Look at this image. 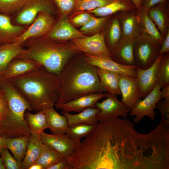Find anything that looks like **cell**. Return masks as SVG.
<instances>
[{
    "label": "cell",
    "instance_id": "ab89813d",
    "mask_svg": "<svg viewBox=\"0 0 169 169\" xmlns=\"http://www.w3.org/2000/svg\"><path fill=\"white\" fill-rule=\"evenodd\" d=\"M157 103L156 108L158 109L161 115V121L169 125V96L164 97Z\"/></svg>",
    "mask_w": 169,
    "mask_h": 169
},
{
    "label": "cell",
    "instance_id": "9a60e30c",
    "mask_svg": "<svg viewBox=\"0 0 169 169\" xmlns=\"http://www.w3.org/2000/svg\"><path fill=\"white\" fill-rule=\"evenodd\" d=\"M108 92L91 93L80 96L67 102L56 103V108L62 112H79L89 108H95L96 103L101 99L106 97Z\"/></svg>",
    "mask_w": 169,
    "mask_h": 169
},
{
    "label": "cell",
    "instance_id": "52a82bcc",
    "mask_svg": "<svg viewBox=\"0 0 169 169\" xmlns=\"http://www.w3.org/2000/svg\"><path fill=\"white\" fill-rule=\"evenodd\" d=\"M160 47L140 35L134 39L135 64L142 69L149 67L158 55Z\"/></svg>",
    "mask_w": 169,
    "mask_h": 169
},
{
    "label": "cell",
    "instance_id": "4fadbf2b",
    "mask_svg": "<svg viewBox=\"0 0 169 169\" xmlns=\"http://www.w3.org/2000/svg\"><path fill=\"white\" fill-rule=\"evenodd\" d=\"M39 135L44 144L51 147L67 158L71 156L78 144L65 133L49 134L43 131Z\"/></svg>",
    "mask_w": 169,
    "mask_h": 169
},
{
    "label": "cell",
    "instance_id": "cb8c5ba5",
    "mask_svg": "<svg viewBox=\"0 0 169 169\" xmlns=\"http://www.w3.org/2000/svg\"><path fill=\"white\" fill-rule=\"evenodd\" d=\"M2 137L4 147L10 150L14 157L22 163L26 154L30 136L25 135L15 138Z\"/></svg>",
    "mask_w": 169,
    "mask_h": 169
},
{
    "label": "cell",
    "instance_id": "f546056e",
    "mask_svg": "<svg viewBox=\"0 0 169 169\" xmlns=\"http://www.w3.org/2000/svg\"><path fill=\"white\" fill-rule=\"evenodd\" d=\"M106 30L105 41L111 52L113 51L122 38L121 24L118 16L115 17L109 23Z\"/></svg>",
    "mask_w": 169,
    "mask_h": 169
},
{
    "label": "cell",
    "instance_id": "b9f144b4",
    "mask_svg": "<svg viewBox=\"0 0 169 169\" xmlns=\"http://www.w3.org/2000/svg\"><path fill=\"white\" fill-rule=\"evenodd\" d=\"M8 110V106L5 95L0 88V122L5 116Z\"/></svg>",
    "mask_w": 169,
    "mask_h": 169
},
{
    "label": "cell",
    "instance_id": "d590c367",
    "mask_svg": "<svg viewBox=\"0 0 169 169\" xmlns=\"http://www.w3.org/2000/svg\"><path fill=\"white\" fill-rule=\"evenodd\" d=\"M27 0H0L1 13L10 16L17 13L23 7Z\"/></svg>",
    "mask_w": 169,
    "mask_h": 169
},
{
    "label": "cell",
    "instance_id": "74e56055",
    "mask_svg": "<svg viewBox=\"0 0 169 169\" xmlns=\"http://www.w3.org/2000/svg\"><path fill=\"white\" fill-rule=\"evenodd\" d=\"M0 152L3 156L5 169H23L22 163L18 161L11 155L8 149L4 147Z\"/></svg>",
    "mask_w": 169,
    "mask_h": 169
},
{
    "label": "cell",
    "instance_id": "5b68a950",
    "mask_svg": "<svg viewBox=\"0 0 169 169\" xmlns=\"http://www.w3.org/2000/svg\"><path fill=\"white\" fill-rule=\"evenodd\" d=\"M56 9L53 0H27L17 13L15 21L20 25H30L39 13H46L53 15Z\"/></svg>",
    "mask_w": 169,
    "mask_h": 169
},
{
    "label": "cell",
    "instance_id": "ba28073f",
    "mask_svg": "<svg viewBox=\"0 0 169 169\" xmlns=\"http://www.w3.org/2000/svg\"><path fill=\"white\" fill-rule=\"evenodd\" d=\"M55 23L53 15L47 13H39L34 21L13 43L24 45L28 40L45 36Z\"/></svg>",
    "mask_w": 169,
    "mask_h": 169
},
{
    "label": "cell",
    "instance_id": "d4e9b609",
    "mask_svg": "<svg viewBox=\"0 0 169 169\" xmlns=\"http://www.w3.org/2000/svg\"><path fill=\"white\" fill-rule=\"evenodd\" d=\"M44 146L39 134L31 133L26 154L22 162L23 169H28L30 166L36 162L41 155Z\"/></svg>",
    "mask_w": 169,
    "mask_h": 169
},
{
    "label": "cell",
    "instance_id": "44dd1931",
    "mask_svg": "<svg viewBox=\"0 0 169 169\" xmlns=\"http://www.w3.org/2000/svg\"><path fill=\"white\" fill-rule=\"evenodd\" d=\"M134 39L122 38L111 53V58L123 65H135L134 56Z\"/></svg>",
    "mask_w": 169,
    "mask_h": 169
},
{
    "label": "cell",
    "instance_id": "836d02e7",
    "mask_svg": "<svg viewBox=\"0 0 169 169\" xmlns=\"http://www.w3.org/2000/svg\"><path fill=\"white\" fill-rule=\"evenodd\" d=\"M110 16L105 17H94L86 24L81 27L80 31L83 34H93L100 33L105 26Z\"/></svg>",
    "mask_w": 169,
    "mask_h": 169
},
{
    "label": "cell",
    "instance_id": "bcb514c9",
    "mask_svg": "<svg viewBox=\"0 0 169 169\" xmlns=\"http://www.w3.org/2000/svg\"><path fill=\"white\" fill-rule=\"evenodd\" d=\"M136 6L137 10L140 9L141 8L143 0H131Z\"/></svg>",
    "mask_w": 169,
    "mask_h": 169
},
{
    "label": "cell",
    "instance_id": "7c38bea8",
    "mask_svg": "<svg viewBox=\"0 0 169 169\" xmlns=\"http://www.w3.org/2000/svg\"><path fill=\"white\" fill-rule=\"evenodd\" d=\"M85 59L90 64L101 69L123 75L136 78V66L126 65L120 64L110 57L96 56L85 54Z\"/></svg>",
    "mask_w": 169,
    "mask_h": 169
},
{
    "label": "cell",
    "instance_id": "60d3db41",
    "mask_svg": "<svg viewBox=\"0 0 169 169\" xmlns=\"http://www.w3.org/2000/svg\"><path fill=\"white\" fill-rule=\"evenodd\" d=\"M94 17L90 13L83 12L73 17L71 23L74 26L81 27L86 24Z\"/></svg>",
    "mask_w": 169,
    "mask_h": 169
},
{
    "label": "cell",
    "instance_id": "f35d334b",
    "mask_svg": "<svg viewBox=\"0 0 169 169\" xmlns=\"http://www.w3.org/2000/svg\"><path fill=\"white\" fill-rule=\"evenodd\" d=\"M62 15H67L74 10L77 0H53Z\"/></svg>",
    "mask_w": 169,
    "mask_h": 169
},
{
    "label": "cell",
    "instance_id": "9c48e42d",
    "mask_svg": "<svg viewBox=\"0 0 169 169\" xmlns=\"http://www.w3.org/2000/svg\"><path fill=\"white\" fill-rule=\"evenodd\" d=\"M106 97L105 99L100 102H98L96 104V107L100 110L97 115L98 123L119 117L126 118L131 109L119 100L116 95L108 92Z\"/></svg>",
    "mask_w": 169,
    "mask_h": 169
},
{
    "label": "cell",
    "instance_id": "d6986e66",
    "mask_svg": "<svg viewBox=\"0 0 169 169\" xmlns=\"http://www.w3.org/2000/svg\"><path fill=\"white\" fill-rule=\"evenodd\" d=\"M140 24V35L151 42L161 46L163 38L149 16L147 11L141 8L137 10Z\"/></svg>",
    "mask_w": 169,
    "mask_h": 169
},
{
    "label": "cell",
    "instance_id": "4dcf8cb0",
    "mask_svg": "<svg viewBox=\"0 0 169 169\" xmlns=\"http://www.w3.org/2000/svg\"><path fill=\"white\" fill-rule=\"evenodd\" d=\"M24 118L31 133L39 134L45 129H49L43 111L33 114L27 110L25 112Z\"/></svg>",
    "mask_w": 169,
    "mask_h": 169
},
{
    "label": "cell",
    "instance_id": "7402d4cb",
    "mask_svg": "<svg viewBox=\"0 0 169 169\" xmlns=\"http://www.w3.org/2000/svg\"><path fill=\"white\" fill-rule=\"evenodd\" d=\"M147 13L164 38L169 29L168 1L150 8L148 10Z\"/></svg>",
    "mask_w": 169,
    "mask_h": 169
},
{
    "label": "cell",
    "instance_id": "d6a6232c",
    "mask_svg": "<svg viewBox=\"0 0 169 169\" xmlns=\"http://www.w3.org/2000/svg\"><path fill=\"white\" fill-rule=\"evenodd\" d=\"M64 158H65L55 149L44 144L41 155L35 163L41 165L44 169H47Z\"/></svg>",
    "mask_w": 169,
    "mask_h": 169
},
{
    "label": "cell",
    "instance_id": "e575fe53",
    "mask_svg": "<svg viewBox=\"0 0 169 169\" xmlns=\"http://www.w3.org/2000/svg\"><path fill=\"white\" fill-rule=\"evenodd\" d=\"M157 77V83L161 89L169 85V54H164L158 66Z\"/></svg>",
    "mask_w": 169,
    "mask_h": 169
},
{
    "label": "cell",
    "instance_id": "5bb4252c",
    "mask_svg": "<svg viewBox=\"0 0 169 169\" xmlns=\"http://www.w3.org/2000/svg\"><path fill=\"white\" fill-rule=\"evenodd\" d=\"M164 55H158L153 64L146 69H142L136 67V78L141 98H144L156 85L157 82V70Z\"/></svg>",
    "mask_w": 169,
    "mask_h": 169
},
{
    "label": "cell",
    "instance_id": "f6af8a7d",
    "mask_svg": "<svg viewBox=\"0 0 169 169\" xmlns=\"http://www.w3.org/2000/svg\"><path fill=\"white\" fill-rule=\"evenodd\" d=\"M68 158H64L59 161L47 169H69Z\"/></svg>",
    "mask_w": 169,
    "mask_h": 169
},
{
    "label": "cell",
    "instance_id": "e0dca14e",
    "mask_svg": "<svg viewBox=\"0 0 169 169\" xmlns=\"http://www.w3.org/2000/svg\"><path fill=\"white\" fill-rule=\"evenodd\" d=\"M122 30V38L135 39L140 34V24L137 10L118 13Z\"/></svg>",
    "mask_w": 169,
    "mask_h": 169
},
{
    "label": "cell",
    "instance_id": "8fae6325",
    "mask_svg": "<svg viewBox=\"0 0 169 169\" xmlns=\"http://www.w3.org/2000/svg\"><path fill=\"white\" fill-rule=\"evenodd\" d=\"M66 16L62 15L44 37L59 42L86 37V36L74 26Z\"/></svg>",
    "mask_w": 169,
    "mask_h": 169
},
{
    "label": "cell",
    "instance_id": "4316f807",
    "mask_svg": "<svg viewBox=\"0 0 169 169\" xmlns=\"http://www.w3.org/2000/svg\"><path fill=\"white\" fill-rule=\"evenodd\" d=\"M44 113L49 129L52 134L65 133L69 127L66 116L58 113L54 107L49 108L43 111Z\"/></svg>",
    "mask_w": 169,
    "mask_h": 169
},
{
    "label": "cell",
    "instance_id": "2e32d148",
    "mask_svg": "<svg viewBox=\"0 0 169 169\" xmlns=\"http://www.w3.org/2000/svg\"><path fill=\"white\" fill-rule=\"evenodd\" d=\"M119 85L121 101L131 109L141 98L137 78L120 74Z\"/></svg>",
    "mask_w": 169,
    "mask_h": 169
},
{
    "label": "cell",
    "instance_id": "8d00e7d4",
    "mask_svg": "<svg viewBox=\"0 0 169 169\" xmlns=\"http://www.w3.org/2000/svg\"><path fill=\"white\" fill-rule=\"evenodd\" d=\"M113 0H77L74 10L89 11L101 7Z\"/></svg>",
    "mask_w": 169,
    "mask_h": 169
},
{
    "label": "cell",
    "instance_id": "3957f363",
    "mask_svg": "<svg viewBox=\"0 0 169 169\" xmlns=\"http://www.w3.org/2000/svg\"><path fill=\"white\" fill-rule=\"evenodd\" d=\"M24 46L25 50L16 58L33 60L48 72L58 76L67 63L81 52L72 43L58 41L44 37L28 40Z\"/></svg>",
    "mask_w": 169,
    "mask_h": 169
},
{
    "label": "cell",
    "instance_id": "7a4b0ae2",
    "mask_svg": "<svg viewBox=\"0 0 169 169\" xmlns=\"http://www.w3.org/2000/svg\"><path fill=\"white\" fill-rule=\"evenodd\" d=\"M72 57L65 64L59 76L61 84L56 103L67 102L91 93L107 92L101 85L96 67L83 58Z\"/></svg>",
    "mask_w": 169,
    "mask_h": 169
},
{
    "label": "cell",
    "instance_id": "1f68e13d",
    "mask_svg": "<svg viewBox=\"0 0 169 169\" xmlns=\"http://www.w3.org/2000/svg\"><path fill=\"white\" fill-rule=\"evenodd\" d=\"M98 124L83 123L75 124L69 126L65 134L79 143L82 138H86L92 133Z\"/></svg>",
    "mask_w": 169,
    "mask_h": 169
},
{
    "label": "cell",
    "instance_id": "ffe728a7",
    "mask_svg": "<svg viewBox=\"0 0 169 169\" xmlns=\"http://www.w3.org/2000/svg\"><path fill=\"white\" fill-rule=\"evenodd\" d=\"M27 28L14 24L10 16L0 13V45L13 43Z\"/></svg>",
    "mask_w": 169,
    "mask_h": 169
},
{
    "label": "cell",
    "instance_id": "484cf974",
    "mask_svg": "<svg viewBox=\"0 0 169 169\" xmlns=\"http://www.w3.org/2000/svg\"><path fill=\"white\" fill-rule=\"evenodd\" d=\"M100 110L96 108H89L75 114L69 112H62L67 120L69 126L80 123L95 125L99 123L97 115Z\"/></svg>",
    "mask_w": 169,
    "mask_h": 169
},
{
    "label": "cell",
    "instance_id": "f1b7e54d",
    "mask_svg": "<svg viewBox=\"0 0 169 169\" xmlns=\"http://www.w3.org/2000/svg\"><path fill=\"white\" fill-rule=\"evenodd\" d=\"M25 49L24 45L14 43L0 45V73L1 74L9 63Z\"/></svg>",
    "mask_w": 169,
    "mask_h": 169
},
{
    "label": "cell",
    "instance_id": "c3c4849f",
    "mask_svg": "<svg viewBox=\"0 0 169 169\" xmlns=\"http://www.w3.org/2000/svg\"><path fill=\"white\" fill-rule=\"evenodd\" d=\"M5 169V167L3 161V156L1 153L0 152V169Z\"/></svg>",
    "mask_w": 169,
    "mask_h": 169
},
{
    "label": "cell",
    "instance_id": "83f0119b",
    "mask_svg": "<svg viewBox=\"0 0 169 169\" xmlns=\"http://www.w3.org/2000/svg\"><path fill=\"white\" fill-rule=\"evenodd\" d=\"M102 86L108 92L115 95H120L119 88L120 74L96 67Z\"/></svg>",
    "mask_w": 169,
    "mask_h": 169
},
{
    "label": "cell",
    "instance_id": "681fc988",
    "mask_svg": "<svg viewBox=\"0 0 169 169\" xmlns=\"http://www.w3.org/2000/svg\"><path fill=\"white\" fill-rule=\"evenodd\" d=\"M4 148L2 137L0 135V151Z\"/></svg>",
    "mask_w": 169,
    "mask_h": 169
},
{
    "label": "cell",
    "instance_id": "603a6c76",
    "mask_svg": "<svg viewBox=\"0 0 169 169\" xmlns=\"http://www.w3.org/2000/svg\"><path fill=\"white\" fill-rule=\"evenodd\" d=\"M135 6L131 0H113L101 7L89 11H85L99 17L110 16L120 12L135 10Z\"/></svg>",
    "mask_w": 169,
    "mask_h": 169
},
{
    "label": "cell",
    "instance_id": "8992f818",
    "mask_svg": "<svg viewBox=\"0 0 169 169\" xmlns=\"http://www.w3.org/2000/svg\"><path fill=\"white\" fill-rule=\"evenodd\" d=\"M162 99L161 88L157 82L150 92L142 99L139 100L131 109L129 114L131 116H135L134 122H139L145 116L153 120L156 115L155 110L156 104Z\"/></svg>",
    "mask_w": 169,
    "mask_h": 169
},
{
    "label": "cell",
    "instance_id": "6da1fadb",
    "mask_svg": "<svg viewBox=\"0 0 169 169\" xmlns=\"http://www.w3.org/2000/svg\"><path fill=\"white\" fill-rule=\"evenodd\" d=\"M10 80L36 113L54 106L59 94L60 79L43 66Z\"/></svg>",
    "mask_w": 169,
    "mask_h": 169
},
{
    "label": "cell",
    "instance_id": "f907efd6",
    "mask_svg": "<svg viewBox=\"0 0 169 169\" xmlns=\"http://www.w3.org/2000/svg\"><path fill=\"white\" fill-rule=\"evenodd\" d=\"M3 78L2 76L1 73H0V80Z\"/></svg>",
    "mask_w": 169,
    "mask_h": 169
},
{
    "label": "cell",
    "instance_id": "30bf717a",
    "mask_svg": "<svg viewBox=\"0 0 169 169\" xmlns=\"http://www.w3.org/2000/svg\"><path fill=\"white\" fill-rule=\"evenodd\" d=\"M71 41L81 52L94 56L111 57V54L106 45L103 33Z\"/></svg>",
    "mask_w": 169,
    "mask_h": 169
},
{
    "label": "cell",
    "instance_id": "7dc6e473",
    "mask_svg": "<svg viewBox=\"0 0 169 169\" xmlns=\"http://www.w3.org/2000/svg\"><path fill=\"white\" fill-rule=\"evenodd\" d=\"M28 169H44L43 166L38 164L35 163L28 168Z\"/></svg>",
    "mask_w": 169,
    "mask_h": 169
},
{
    "label": "cell",
    "instance_id": "277c9868",
    "mask_svg": "<svg viewBox=\"0 0 169 169\" xmlns=\"http://www.w3.org/2000/svg\"><path fill=\"white\" fill-rule=\"evenodd\" d=\"M6 99L8 110L0 122V135L10 138L30 136L31 132L25 120L24 114L27 110H33L30 105L18 92L8 93L6 96Z\"/></svg>",
    "mask_w": 169,
    "mask_h": 169
},
{
    "label": "cell",
    "instance_id": "ee69618b",
    "mask_svg": "<svg viewBox=\"0 0 169 169\" xmlns=\"http://www.w3.org/2000/svg\"><path fill=\"white\" fill-rule=\"evenodd\" d=\"M167 1L168 0H143L141 8L147 11L148 9L156 5Z\"/></svg>",
    "mask_w": 169,
    "mask_h": 169
},
{
    "label": "cell",
    "instance_id": "816d5d0a",
    "mask_svg": "<svg viewBox=\"0 0 169 169\" xmlns=\"http://www.w3.org/2000/svg\"><path fill=\"white\" fill-rule=\"evenodd\" d=\"M0 13H1V12H0Z\"/></svg>",
    "mask_w": 169,
    "mask_h": 169
},
{
    "label": "cell",
    "instance_id": "7bdbcfd3",
    "mask_svg": "<svg viewBox=\"0 0 169 169\" xmlns=\"http://www.w3.org/2000/svg\"><path fill=\"white\" fill-rule=\"evenodd\" d=\"M169 29L164 37L158 55L164 54L169 53Z\"/></svg>",
    "mask_w": 169,
    "mask_h": 169
},
{
    "label": "cell",
    "instance_id": "ac0fdd59",
    "mask_svg": "<svg viewBox=\"0 0 169 169\" xmlns=\"http://www.w3.org/2000/svg\"><path fill=\"white\" fill-rule=\"evenodd\" d=\"M41 66L39 64L33 60L16 58L9 63L2 75L3 79L10 80L36 69Z\"/></svg>",
    "mask_w": 169,
    "mask_h": 169
}]
</instances>
